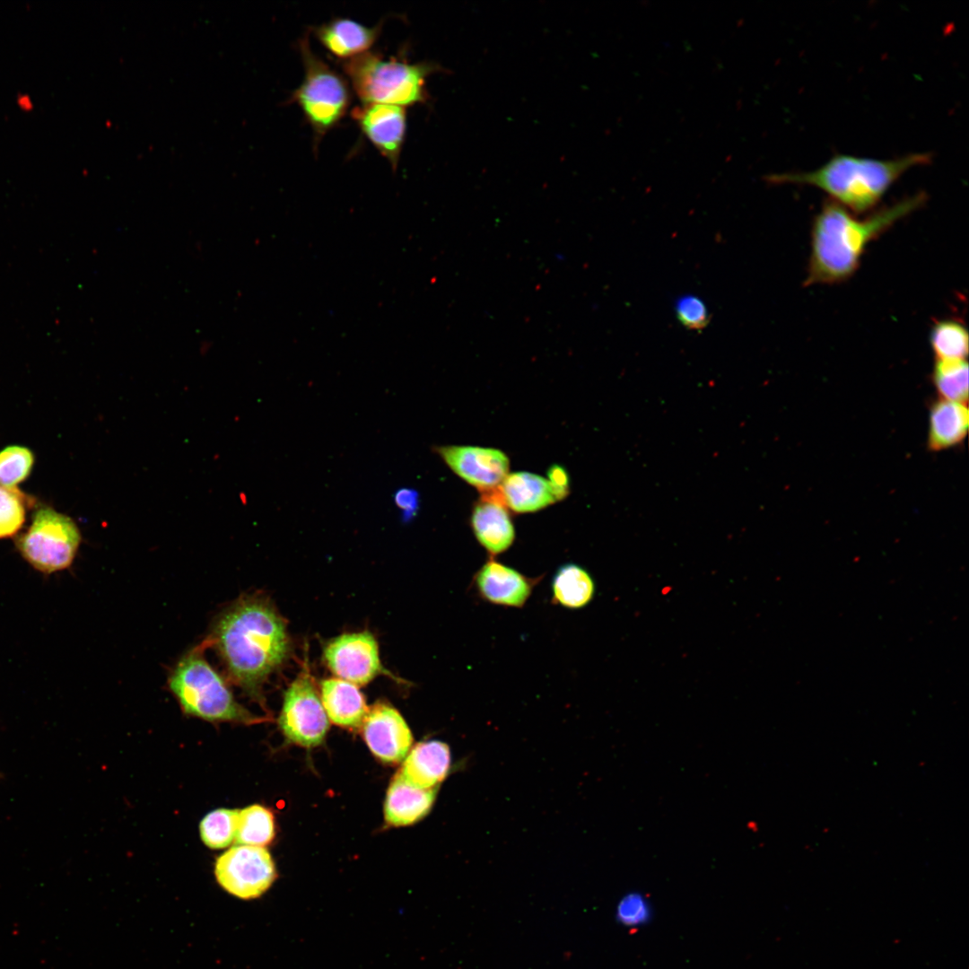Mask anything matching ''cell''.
Listing matches in <instances>:
<instances>
[{
    "instance_id": "cell-28",
    "label": "cell",
    "mask_w": 969,
    "mask_h": 969,
    "mask_svg": "<svg viewBox=\"0 0 969 969\" xmlns=\"http://www.w3.org/2000/svg\"><path fill=\"white\" fill-rule=\"evenodd\" d=\"M33 452L25 446L10 445L0 450V485L17 487L31 473Z\"/></svg>"
},
{
    "instance_id": "cell-11",
    "label": "cell",
    "mask_w": 969,
    "mask_h": 969,
    "mask_svg": "<svg viewBox=\"0 0 969 969\" xmlns=\"http://www.w3.org/2000/svg\"><path fill=\"white\" fill-rule=\"evenodd\" d=\"M353 119L395 170L398 165L406 131L405 107L362 103L351 112Z\"/></svg>"
},
{
    "instance_id": "cell-30",
    "label": "cell",
    "mask_w": 969,
    "mask_h": 969,
    "mask_svg": "<svg viewBox=\"0 0 969 969\" xmlns=\"http://www.w3.org/2000/svg\"><path fill=\"white\" fill-rule=\"evenodd\" d=\"M650 907L643 896L638 894L625 895L616 909L617 920L627 927L639 926L650 918Z\"/></svg>"
},
{
    "instance_id": "cell-22",
    "label": "cell",
    "mask_w": 969,
    "mask_h": 969,
    "mask_svg": "<svg viewBox=\"0 0 969 969\" xmlns=\"http://www.w3.org/2000/svg\"><path fill=\"white\" fill-rule=\"evenodd\" d=\"M552 602L568 609L589 605L596 592L591 574L576 563H565L555 572L552 583Z\"/></svg>"
},
{
    "instance_id": "cell-8",
    "label": "cell",
    "mask_w": 969,
    "mask_h": 969,
    "mask_svg": "<svg viewBox=\"0 0 969 969\" xmlns=\"http://www.w3.org/2000/svg\"><path fill=\"white\" fill-rule=\"evenodd\" d=\"M319 696L305 667L288 686L279 717L283 733L292 743L311 747L324 740L329 723Z\"/></svg>"
},
{
    "instance_id": "cell-5",
    "label": "cell",
    "mask_w": 969,
    "mask_h": 969,
    "mask_svg": "<svg viewBox=\"0 0 969 969\" xmlns=\"http://www.w3.org/2000/svg\"><path fill=\"white\" fill-rule=\"evenodd\" d=\"M169 687L187 714L209 721L244 724L261 721V718L235 700L226 682L198 648L186 654L175 666L169 677Z\"/></svg>"
},
{
    "instance_id": "cell-21",
    "label": "cell",
    "mask_w": 969,
    "mask_h": 969,
    "mask_svg": "<svg viewBox=\"0 0 969 969\" xmlns=\"http://www.w3.org/2000/svg\"><path fill=\"white\" fill-rule=\"evenodd\" d=\"M966 403L938 399L930 411L928 445L943 450L962 442L968 430Z\"/></svg>"
},
{
    "instance_id": "cell-26",
    "label": "cell",
    "mask_w": 969,
    "mask_h": 969,
    "mask_svg": "<svg viewBox=\"0 0 969 969\" xmlns=\"http://www.w3.org/2000/svg\"><path fill=\"white\" fill-rule=\"evenodd\" d=\"M35 499L17 487L0 485V538L14 536L26 519Z\"/></svg>"
},
{
    "instance_id": "cell-14",
    "label": "cell",
    "mask_w": 969,
    "mask_h": 969,
    "mask_svg": "<svg viewBox=\"0 0 969 969\" xmlns=\"http://www.w3.org/2000/svg\"><path fill=\"white\" fill-rule=\"evenodd\" d=\"M541 579L528 577L490 558L475 573L473 583L478 596L488 603L522 607Z\"/></svg>"
},
{
    "instance_id": "cell-4",
    "label": "cell",
    "mask_w": 969,
    "mask_h": 969,
    "mask_svg": "<svg viewBox=\"0 0 969 969\" xmlns=\"http://www.w3.org/2000/svg\"><path fill=\"white\" fill-rule=\"evenodd\" d=\"M353 91L362 103L410 106L424 102L425 81L436 70L430 63H408L365 52L341 63Z\"/></svg>"
},
{
    "instance_id": "cell-13",
    "label": "cell",
    "mask_w": 969,
    "mask_h": 969,
    "mask_svg": "<svg viewBox=\"0 0 969 969\" xmlns=\"http://www.w3.org/2000/svg\"><path fill=\"white\" fill-rule=\"evenodd\" d=\"M361 729L371 753L387 764L403 761L413 743L404 718L386 703L379 702L369 708Z\"/></svg>"
},
{
    "instance_id": "cell-2",
    "label": "cell",
    "mask_w": 969,
    "mask_h": 969,
    "mask_svg": "<svg viewBox=\"0 0 969 969\" xmlns=\"http://www.w3.org/2000/svg\"><path fill=\"white\" fill-rule=\"evenodd\" d=\"M926 199V194L920 192L862 219L832 200L825 202L812 223L804 285L834 284L848 280L860 266L868 245L921 208Z\"/></svg>"
},
{
    "instance_id": "cell-32",
    "label": "cell",
    "mask_w": 969,
    "mask_h": 969,
    "mask_svg": "<svg viewBox=\"0 0 969 969\" xmlns=\"http://www.w3.org/2000/svg\"><path fill=\"white\" fill-rule=\"evenodd\" d=\"M548 483L552 488L555 501L565 498L569 493V476L567 471L561 466L554 465L547 472Z\"/></svg>"
},
{
    "instance_id": "cell-7",
    "label": "cell",
    "mask_w": 969,
    "mask_h": 969,
    "mask_svg": "<svg viewBox=\"0 0 969 969\" xmlns=\"http://www.w3.org/2000/svg\"><path fill=\"white\" fill-rule=\"evenodd\" d=\"M81 543V533L69 516L39 504L28 529L16 537L22 557L35 569L51 573L71 565Z\"/></svg>"
},
{
    "instance_id": "cell-17",
    "label": "cell",
    "mask_w": 969,
    "mask_h": 969,
    "mask_svg": "<svg viewBox=\"0 0 969 969\" xmlns=\"http://www.w3.org/2000/svg\"><path fill=\"white\" fill-rule=\"evenodd\" d=\"M450 766L449 746L443 742L430 740L417 744L410 751L398 773L410 785L430 790L437 788L444 780Z\"/></svg>"
},
{
    "instance_id": "cell-6",
    "label": "cell",
    "mask_w": 969,
    "mask_h": 969,
    "mask_svg": "<svg viewBox=\"0 0 969 969\" xmlns=\"http://www.w3.org/2000/svg\"><path fill=\"white\" fill-rule=\"evenodd\" d=\"M299 47L304 76L290 100L301 109L318 145L346 114L351 92L347 80L312 51L307 37L300 40Z\"/></svg>"
},
{
    "instance_id": "cell-15",
    "label": "cell",
    "mask_w": 969,
    "mask_h": 969,
    "mask_svg": "<svg viewBox=\"0 0 969 969\" xmlns=\"http://www.w3.org/2000/svg\"><path fill=\"white\" fill-rule=\"evenodd\" d=\"M470 524L476 540L492 557L506 552L514 542L515 528L497 487L483 493L474 506Z\"/></svg>"
},
{
    "instance_id": "cell-25",
    "label": "cell",
    "mask_w": 969,
    "mask_h": 969,
    "mask_svg": "<svg viewBox=\"0 0 969 969\" xmlns=\"http://www.w3.org/2000/svg\"><path fill=\"white\" fill-rule=\"evenodd\" d=\"M932 380L940 398L967 402L968 364L966 360H937Z\"/></svg>"
},
{
    "instance_id": "cell-10",
    "label": "cell",
    "mask_w": 969,
    "mask_h": 969,
    "mask_svg": "<svg viewBox=\"0 0 969 969\" xmlns=\"http://www.w3.org/2000/svg\"><path fill=\"white\" fill-rule=\"evenodd\" d=\"M323 659L338 678L365 685L382 673L379 646L368 631L346 633L330 640L323 650Z\"/></svg>"
},
{
    "instance_id": "cell-31",
    "label": "cell",
    "mask_w": 969,
    "mask_h": 969,
    "mask_svg": "<svg viewBox=\"0 0 969 969\" xmlns=\"http://www.w3.org/2000/svg\"><path fill=\"white\" fill-rule=\"evenodd\" d=\"M394 502L401 511L402 518L407 521L414 518L419 509V494L415 489L402 487L394 495Z\"/></svg>"
},
{
    "instance_id": "cell-18",
    "label": "cell",
    "mask_w": 969,
    "mask_h": 969,
    "mask_svg": "<svg viewBox=\"0 0 969 969\" xmlns=\"http://www.w3.org/2000/svg\"><path fill=\"white\" fill-rule=\"evenodd\" d=\"M320 696L334 724L349 729L361 728L369 707L357 685L338 677L327 678L320 684Z\"/></svg>"
},
{
    "instance_id": "cell-23",
    "label": "cell",
    "mask_w": 969,
    "mask_h": 969,
    "mask_svg": "<svg viewBox=\"0 0 969 969\" xmlns=\"http://www.w3.org/2000/svg\"><path fill=\"white\" fill-rule=\"evenodd\" d=\"M930 343L937 360H966L968 333L960 320L936 321L930 332Z\"/></svg>"
},
{
    "instance_id": "cell-20",
    "label": "cell",
    "mask_w": 969,
    "mask_h": 969,
    "mask_svg": "<svg viewBox=\"0 0 969 969\" xmlns=\"http://www.w3.org/2000/svg\"><path fill=\"white\" fill-rule=\"evenodd\" d=\"M497 488L505 505L519 513L537 511L556 502L547 479L533 473L508 474Z\"/></svg>"
},
{
    "instance_id": "cell-16",
    "label": "cell",
    "mask_w": 969,
    "mask_h": 969,
    "mask_svg": "<svg viewBox=\"0 0 969 969\" xmlns=\"http://www.w3.org/2000/svg\"><path fill=\"white\" fill-rule=\"evenodd\" d=\"M382 22L368 27L347 18H336L314 29L315 37L333 56L347 60L368 52L380 37Z\"/></svg>"
},
{
    "instance_id": "cell-24",
    "label": "cell",
    "mask_w": 969,
    "mask_h": 969,
    "mask_svg": "<svg viewBox=\"0 0 969 969\" xmlns=\"http://www.w3.org/2000/svg\"><path fill=\"white\" fill-rule=\"evenodd\" d=\"M275 837V819L272 812L260 805H251L239 810L235 843L237 845L266 846Z\"/></svg>"
},
{
    "instance_id": "cell-12",
    "label": "cell",
    "mask_w": 969,
    "mask_h": 969,
    "mask_svg": "<svg viewBox=\"0 0 969 969\" xmlns=\"http://www.w3.org/2000/svg\"><path fill=\"white\" fill-rule=\"evenodd\" d=\"M436 451L456 475L482 493L498 487L509 472V458L497 449L452 445Z\"/></svg>"
},
{
    "instance_id": "cell-1",
    "label": "cell",
    "mask_w": 969,
    "mask_h": 969,
    "mask_svg": "<svg viewBox=\"0 0 969 969\" xmlns=\"http://www.w3.org/2000/svg\"><path fill=\"white\" fill-rule=\"evenodd\" d=\"M228 675L250 697L260 700L263 685L289 658L285 620L264 596H245L217 619L212 639Z\"/></svg>"
},
{
    "instance_id": "cell-19",
    "label": "cell",
    "mask_w": 969,
    "mask_h": 969,
    "mask_svg": "<svg viewBox=\"0 0 969 969\" xmlns=\"http://www.w3.org/2000/svg\"><path fill=\"white\" fill-rule=\"evenodd\" d=\"M437 788L423 790L407 783L397 773L387 792L384 815L388 824L409 825L423 818L431 809Z\"/></svg>"
},
{
    "instance_id": "cell-3",
    "label": "cell",
    "mask_w": 969,
    "mask_h": 969,
    "mask_svg": "<svg viewBox=\"0 0 969 969\" xmlns=\"http://www.w3.org/2000/svg\"><path fill=\"white\" fill-rule=\"evenodd\" d=\"M929 153H914L890 160L837 154L810 171L769 174L773 185H804L816 188L832 201L853 213L873 209L891 186L909 170L930 163Z\"/></svg>"
},
{
    "instance_id": "cell-29",
    "label": "cell",
    "mask_w": 969,
    "mask_h": 969,
    "mask_svg": "<svg viewBox=\"0 0 969 969\" xmlns=\"http://www.w3.org/2000/svg\"><path fill=\"white\" fill-rule=\"evenodd\" d=\"M675 314L678 321L690 330H702L710 322V313L704 301L696 295L684 294L675 301Z\"/></svg>"
},
{
    "instance_id": "cell-9",
    "label": "cell",
    "mask_w": 969,
    "mask_h": 969,
    "mask_svg": "<svg viewBox=\"0 0 969 969\" xmlns=\"http://www.w3.org/2000/svg\"><path fill=\"white\" fill-rule=\"evenodd\" d=\"M214 874L226 892L244 900L261 896L276 877L268 851L252 845H235L223 852L216 860Z\"/></svg>"
},
{
    "instance_id": "cell-27",
    "label": "cell",
    "mask_w": 969,
    "mask_h": 969,
    "mask_svg": "<svg viewBox=\"0 0 969 969\" xmlns=\"http://www.w3.org/2000/svg\"><path fill=\"white\" fill-rule=\"evenodd\" d=\"M238 815V809L230 808H218L208 813L199 826L203 842L214 850L229 846L235 840Z\"/></svg>"
}]
</instances>
